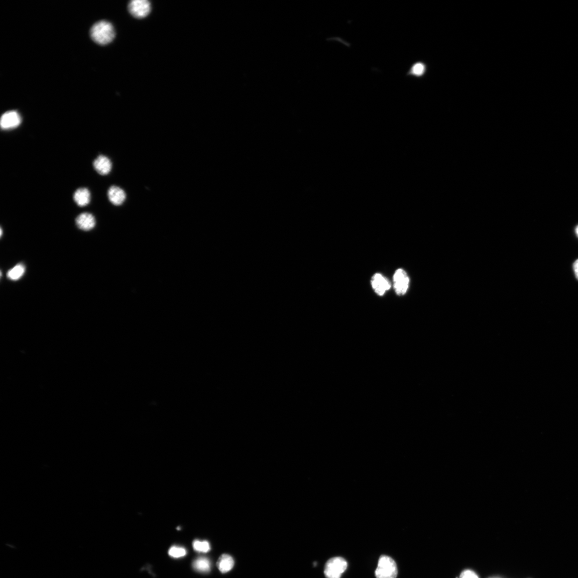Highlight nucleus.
<instances>
[{
	"label": "nucleus",
	"instance_id": "9b49d317",
	"mask_svg": "<svg viewBox=\"0 0 578 578\" xmlns=\"http://www.w3.org/2000/svg\"><path fill=\"white\" fill-rule=\"evenodd\" d=\"M220 572L223 574L230 572L234 566V561L232 557L228 554L221 555L217 563Z\"/></svg>",
	"mask_w": 578,
	"mask_h": 578
},
{
	"label": "nucleus",
	"instance_id": "f3484780",
	"mask_svg": "<svg viewBox=\"0 0 578 578\" xmlns=\"http://www.w3.org/2000/svg\"><path fill=\"white\" fill-rule=\"evenodd\" d=\"M168 554L172 558H180L186 555L187 551L184 548L173 546L170 548Z\"/></svg>",
	"mask_w": 578,
	"mask_h": 578
},
{
	"label": "nucleus",
	"instance_id": "dca6fc26",
	"mask_svg": "<svg viewBox=\"0 0 578 578\" xmlns=\"http://www.w3.org/2000/svg\"><path fill=\"white\" fill-rule=\"evenodd\" d=\"M193 547L198 552L208 553L211 550L210 544L207 541H201L196 540L193 542Z\"/></svg>",
	"mask_w": 578,
	"mask_h": 578
},
{
	"label": "nucleus",
	"instance_id": "1a4fd4ad",
	"mask_svg": "<svg viewBox=\"0 0 578 578\" xmlns=\"http://www.w3.org/2000/svg\"><path fill=\"white\" fill-rule=\"evenodd\" d=\"M94 166L99 174L106 175L111 172L112 168V163L107 156L99 155L95 160Z\"/></svg>",
	"mask_w": 578,
	"mask_h": 578
},
{
	"label": "nucleus",
	"instance_id": "7ed1b4c3",
	"mask_svg": "<svg viewBox=\"0 0 578 578\" xmlns=\"http://www.w3.org/2000/svg\"><path fill=\"white\" fill-rule=\"evenodd\" d=\"M347 567V561L340 557H337L327 562L324 574L326 578H341Z\"/></svg>",
	"mask_w": 578,
	"mask_h": 578
},
{
	"label": "nucleus",
	"instance_id": "9d476101",
	"mask_svg": "<svg viewBox=\"0 0 578 578\" xmlns=\"http://www.w3.org/2000/svg\"><path fill=\"white\" fill-rule=\"evenodd\" d=\"M108 197L113 205L119 206L125 201L126 194L123 189L116 186H112L108 191Z\"/></svg>",
	"mask_w": 578,
	"mask_h": 578
},
{
	"label": "nucleus",
	"instance_id": "20e7f679",
	"mask_svg": "<svg viewBox=\"0 0 578 578\" xmlns=\"http://www.w3.org/2000/svg\"><path fill=\"white\" fill-rule=\"evenodd\" d=\"M128 11L137 18L147 17L151 10V4L147 0H132L128 5Z\"/></svg>",
	"mask_w": 578,
	"mask_h": 578
},
{
	"label": "nucleus",
	"instance_id": "aec40b11",
	"mask_svg": "<svg viewBox=\"0 0 578 578\" xmlns=\"http://www.w3.org/2000/svg\"><path fill=\"white\" fill-rule=\"evenodd\" d=\"M575 232H576V235H577V237H578V226L576 228Z\"/></svg>",
	"mask_w": 578,
	"mask_h": 578
},
{
	"label": "nucleus",
	"instance_id": "0eeeda50",
	"mask_svg": "<svg viewBox=\"0 0 578 578\" xmlns=\"http://www.w3.org/2000/svg\"><path fill=\"white\" fill-rule=\"evenodd\" d=\"M371 284L376 293L379 296H383L391 287L388 280L380 274H375L372 277Z\"/></svg>",
	"mask_w": 578,
	"mask_h": 578
},
{
	"label": "nucleus",
	"instance_id": "423d86ee",
	"mask_svg": "<svg viewBox=\"0 0 578 578\" xmlns=\"http://www.w3.org/2000/svg\"><path fill=\"white\" fill-rule=\"evenodd\" d=\"M21 118L18 112L9 111L3 114L1 118V126L2 129L9 130L16 128L21 123Z\"/></svg>",
	"mask_w": 578,
	"mask_h": 578
},
{
	"label": "nucleus",
	"instance_id": "6ab92c4d",
	"mask_svg": "<svg viewBox=\"0 0 578 578\" xmlns=\"http://www.w3.org/2000/svg\"><path fill=\"white\" fill-rule=\"evenodd\" d=\"M574 270L576 277L578 280V259L574 263Z\"/></svg>",
	"mask_w": 578,
	"mask_h": 578
},
{
	"label": "nucleus",
	"instance_id": "f257e3e1",
	"mask_svg": "<svg viewBox=\"0 0 578 578\" xmlns=\"http://www.w3.org/2000/svg\"><path fill=\"white\" fill-rule=\"evenodd\" d=\"M90 35L97 44L105 45L110 44L116 37L113 25L106 20L98 21L91 28Z\"/></svg>",
	"mask_w": 578,
	"mask_h": 578
},
{
	"label": "nucleus",
	"instance_id": "2eb2a0df",
	"mask_svg": "<svg viewBox=\"0 0 578 578\" xmlns=\"http://www.w3.org/2000/svg\"><path fill=\"white\" fill-rule=\"evenodd\" d=\"M25 272V267L23 264H18L7 273V277L12 281H17L23 276Z\"/></svg>",
	"mask_w": 578,
	"mask_h": 578
},
{
	"label": "nucleus",
	"instance_id": "4468645a",
	"mask_svg": "<svg viewBox=\"0 0 578 578\" xmlns=\"http://www.w3.org/2000/svg\"><path fill=\"white\" fill-rule=\"evenodd\" d=\"M426 65L423 62H416L411 66L406 76L420 78L424 76L426 71Z\"/></svg>",
	"mask_w": 578,
	"mask_h": 578
},
{
	"label": "nucleus",
	"instance_id": "ddd939ff",
	"mask_svg": "<svg viewBox=\"0 0 578 578\" xmlns=\"http://www.w3.org/2000/svg\"><path fill=\"white\" fill-rule=\"evenodd\" d=\"M74 199L78 206L82 207L87 206L90 202V192L88 189L86 188L78 189L75 192Z\"/></svg>",
	"mask_w": 578,
	"mask_h": 578
},
{
	"label": "nucleus",
	"instance_id": "a211bd4d",
	"mask_svg": "<svg viewBox=\"0 0 578 578\" xmlns=\"http://www.w3.org/2000/svg\"><path fill=\"white\" fill-rule=\"evenodd\" d=\"M460 578H479V576L470 570H465L461 573Z\"/></svg>",
	"mask_w": 578,
	"mask_h": 578
},
{
	"label": "nucleus",
	"instance_id": "39448f33",
	"mask_svg": "<svg viewBox=\"0 0 578 578\" xmlns=\"http://www.w3.org/2000/svg\"><path fill=\"white\" fill-rule=\"evenodd\" d=\"M394 288L398 295H404L409 288V278L402 269L396 271L394 276Z\"/></svg>",
	"mask_w": 578,
	"mask_h": 578
},
{
	"label": "nucleus",
	"instance_id": "6e6552de",
	"mask_svg": "<svg viewBox=\"0 0 578 578\" xmlns=\"http://www.w3.org/2000/svg\"><path fill=\"white\" fill-rule=\"evenodd\" d=\"M76 223L80 230L84 231H89L95 227L96 220L91 214L84 213L80 214L77 218Z\"/></svg>",
	"mask_w": 578,
	"mask_h": 578
},
{
	"label": "nucleus",
	"instance_id": "f8f14e48",
	"mask_svg": "<svg viewBox=\"0 0 578 578\" xmlns=\"http://www.w3.org/2000/svg\"><path fill=\"white\" fill-rule=\"evenodd\" d=\"M192 567L198 573L208 574L211 571V564L208 558L199 557L193 562Z\"/></svg>",
	"mask_w": 578,
	"mask_h": 578
},
{
	"label": "nucleus",
	"instance_id": "f03ea898",
	"mask_svg": "<svg viewBox=\"0 0 578 578\" xmlns=\"http://www.w3.org/2000/svg\"><path fill=\"white\" fill-rule=\"evenodd\" d=\"M375 574L376 578H396L398 570L396 562L390 557L381 556Z\"/></svg>",
	"mask_w": 578,
	"mask_h": 578
}]
</instances>
